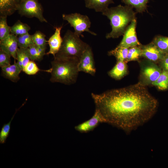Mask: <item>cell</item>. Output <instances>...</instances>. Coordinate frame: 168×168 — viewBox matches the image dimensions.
I'll list each match as a JSON object with an SVG mask.
<instances>
[{
  "mask_svg": "<svg viewBox=\"0 0 168 168\" xmlns=\"http://www.w3.org/2000/svg\"><path fill=\"white\" fill-rule=\"evenodd\" d=\"M161 60L165 70L168 72V55H166Z\"/></svg>",
  "mask_w": 168,
  "mask_h": 168,
  "instance_id": "1f68e13d",
  "label": "cell"
},
{
  "mask_svg": "<svg viewBox=\"0 0 168 168\" xmlns=\"http://www.w3.org/2000/svg\"><path fill=\"white\" fill-rule=\"evenodd\" d=\"M102 123H105L104 119L99 110L96 109L91 118L77 125L75 127V129L80 133H86L93 130Z\"/></svg>",
  "mask_w": 168,
  "mask_h": 168,
  "instance_id": "9c48e42d",
  "label": "cell"
},
{
  "mask_svg": "<svg viewBox=\"0 0 168 168\" xmlns=\"http://www.w3.org/2000/svg\"><path fill=\"white\" fill-rule=\"evenodd\" d=\"M150 0H121L126 5L135 8L137 12L142 13L146 10Z\"/></svg>",
  "mask_w": 168,
  "mask_h": 168,
  "instance_id": "d6986e66",
  "label": "cell"
},
{
  "mask_svg": "<svg viewBox=\"0 0 168 168\" xmlns=\"http://www.w3.org/2000/svg\"><path fill=\"white\" fill-rule=\"evenodd\" d=\"M63 39L60 48L54 57L73 58L80 60L89 45L70 30L66 31Z\"/></svg>",
  "mask_w": 168,
  "mask_h": 168,
  "instance_id": "277c9868",
  "label": "cell"
},
{
  "mask_svg": "<svg viewBox=\"0 0 168 168\" xmlns=\"http://www.w3.org/2000/svg\"><path fill=\"white\" fill-rule=\"evenodd\" d=\"M16 54L17 62L23 69L30 60L27 48H18Z\"/></svg>",
  "mask_w": 168,
  "mask_h": 168,
  "instance_id": "44dd1931",
  "label": "cell"
},
{
  "mask_svg": "<svg viewBox=\"0 0 168 168\" xmlns=\"http://www.w3.org/2000/svg\"><path fill=\"white\" fill-rule=\"evenodd\" d=\"M62 28V26L56 27L54 33L47 41L49 46V50L46 53L47 54H52L54 57L59 51L63 40L61 36Z\"/></svg>",
  "mask_w": 168,
  "mask_h": 168,
  "instance_id": "7c38bea8",
  "label": "cell"
},
{
  "mask_svg": "<svg viewBox=\"0 0 168 168\" xmlns=\"http://www.w3.org/2000/svg\"><path fill=\"white\" fill-rule=\"evenodd\" d=\"M34 43L35 45L43 48H46V41L45 35L40 31H37L31 35Z\"/></svg>",
  "mask_w": 168,
  "mask_h": 168,
  "instance_id": "83f0119b",
  "label": "cell"
},
{
  "mask_svg": "<svg viewBox=\"0 0 168 168\" xmlns=\"http://www.w3.org/2000/svg\"><path fill=\"white\" fill-rule=\"evenodd\" d=\"M23 0H0V16H10L13 14Z\"/></svg>",
  "mask_w": 168,
  "mask_h": 168,
  "instance_id": "5bb4252c",
  "label": "cell"
},
{
  "mask_svg": "<svg viewBox=\"0 0 168 168\" xmlns=\"http://www.w3.org/2000/svg\"><path fill=\"white\" fill-rule=\"evenodd\" d=\"M30 29V27L27 24L18 20L10 27V32L11 34L18 36L28 33Z\"/></svg>",
  "mask_w": 168,
  "mask_h": 168,
  "instance_id": "ffe728a7",
  "label": "cell"
},
{
  "mask_svg": "<svg viewBox=\"0 0 168 168\" xmlns=\"http://www.w3.org/2000/svg\"><path fill=\"white\" fill-rule=\"evenodd\" d=\"M127 72L125 62L118 61L114 66L108 72L109 75L112 78L119 80L124 77Z\"/></svg>",
  "mask_w": 168,
  "mask_h": 168,
  "instance_id": "e0dca14e",
  "label": "cell"
},
{
  "mask_svg": "<svg viewBox=\"0 0 168 168\" xmlns=\"http://www.w3.org/2000/svg\"><path fill=\"white\" fill-rule=\"evenodd\" d=\"M63 19L67 21L74 29V32L80 36L84 32H89L91 35H96V33L89 30L91 22L89 17L86 15L75 13L70 14H63Z\"/></svg>",
  "mask_w": 168,
  "mask_h": 168,
  "instance_id": "5b68a950",
  "label": "cell"
},
{
  "mask_svg": "<svg viewBox=\"0 0 168 168\" xmlns=\"http://www.w3.org/2000/svg\"><path fill=\"white\" fill-rule=\"evenodd\" d=\"M6 16H0V40H3L10 34V27L7 23Z\"/></svg>",
  "mask_w": 168,
  "mask_h": 168,
  "instance_id": "484cf974",
  "label": "cell"
},
{
  "mask_svg": "<svg viewBox=\"0 0 168 168\" xmlns=\"http://www.w3.org/2000/svg\"><path fill=\"white\" fill-rule=\"evenodd\" d=\"M21 71L22 68L15 60L13 64L1 68L2 76L13 82L19 80V75Z\"/></svg>",
  "mask_w": 168,
  "mask_h": 168,
  "instance_id": "4fadbf2b",
  "label": "cell"
},
{
  "mask_svg": "<svg viewBox=\"0 0 168 168\" xmlns=\"http://www.w3.org/2000/svg\"><path fill=\"white\" fill-rule=\"evenodd\" d=\"M91 96L104 122L126 131L149 119L157 106L156 100L141 83Z\"/></svg>",
  "mask_w": 168,
  "mask_h": 168,
  "instance_id": "6da1fadb",
  "label": "cell"
},
{
  "mask_svg": "<svg viewBox=\"0 0 168 168\" xmlns=\"http://www.w3.org/2000/svg\"><path fill=\"white\" fill-rule=\"evenodd\" d=\"M84 1L86 7L102 13L109 8L110 4L114 3L113 0H84Z\"/></svg>",
  "mask_w": 168,
  "mask_h": 168,
  "instance_id": "9a60e30c",
  "label": "cell"
},
{
  "mask_svg": "<svg viewBox=\"0 0 168 168\" xmlns=\"http://www.w3.org/2000/svg\"><path fill=\"white\" fill-rule=\"evenodd\" d=\"M141 45L129 48L125 62L138 60L140 57L142 56V49Z\"/></svg>",
  "mask_w": 168,
  "mask_h": 168,
  "instance_id": "d4e9b609",
  "label": "cell"
},
{
  "mask_svg": "<svg viewBox=\"0 0 168 168\" xmlns=\"http://www.w3.org/2000/svg\"><path fill=\"white\" fill-rule=\"evenodd\" d=\"M150 65L145 67L143 70L142 75L147 81L152 83L159 77L161 72L156 66Z\"/></svg>",
  "mask_w": 168,
  "mask_h": 168,
  "instance_id": "2e32d148",
  "label": "cell"
},
{
  "mask_svg": "<svg viewBox=\"0 0 168 168\" xmlns=\"http://www.w3.org/2000/svg\"><path fill=\"white\" fill-rule=\"evenodd\" d=\"M40 70L34 61L31 60L22 69V71L28 75H35Z\"/></svg>",
  "mask_w": 168,
  "mask_h": 168,
  "instance_id": "f546056e",
  "label": "cell"
},
{
  "mask_svg": "<svg viewBox=\"0 0 168 168\" xmlns=\"http://www.w3.org/2000/svg\"><path fill=\"white\" fill-rule=\"evenodd\" d=\"M21 16L37 18L41 22H47L43 15V9L38 0H23L17 10Z\"/></svg>",
  "mask_w": 168,
  "mask_h": 168,
  "instance_id": "8992f818",
  "label": "cell"
},
{
  "mask_svg": "<svg viewBox=\"0 0 168 168\" xmlns=\"http://www.w3.org/2000/svg\"><path fill=\"white\" fill-rule=\"evenodd\" d=\"M152 84L161 90H165L168 88V72L165 70L161 72L158 79Z\"/></svg>",
  "mask_w": 168,
  "mask_h": 168,
  "instance_id": "603a6c76",
  "label": "cell"
},
{
  "mask_svg": "<svg viewBox=\"0 0 168 168\" xmlns=\"http://www.w3.org/2000/svg\"><path fill=\"white\" fill-rule=\"evenodd\" d=\"M137 23L136 19L131 22L124 32L122 39L118 46L129 48L141 45L137 37L136 30Z\"/></svg>",
  "mask_w": 168,
  "mask_h": 168,
  "instance_id": "ba28073f",
  "label": "cell"
},
{
  "mask_svg": "<svg viewBox=\"0 0 168 168\" xmlns=\"http://www.w3.org/2000/svg\"><path fill=\"white\" fill-rule=\"evenodd\" d=\"M11 56L5 51L0 49V67L1 68L8 66L10 64Z\"/></svg>",
  "mask_w": 168,
  "mask_h": 168,
  "instance_id": "4dcf8cb0",
  "label": "cell"
},
{
  "mask_svg": "<svg viewBox=\"0 0 168 168\" xmlns=\"http://www.w3.org/2000/svg\"><path fill=\"white\" fill-rule=\"evenodd\" d=\"M79 72L94 76L96 72L94 55L91 47L89 45L80 58L78 64Z\"/></svg>",
  "mask_w": 168,
  "mask_h": 168,
  "instance_id": "52a82bcc",
  "label": "cell"
},
{
  "mask_svg": "<svg viewBox=\"0 0 168 168\" xmlns=\"http://www.w3.org/2000/svg\"><path fill=\"white\" fill-rule=\"evenodd\" d=\"M142 56L153 62L161 60L166 53L160 49L152 42L145 45H141Z\"/></svg>",
  "mask_w": 168,
  "mask_h": 168,
  "instance_id": "30bf717a",
  "label": "cell"
},
{
  "mask_svg": "<svg viewBox=\"0 0 168 168\" xmlns=\"http://www.w3.org/2000/svg\"><path fill=\"white\" fill-rule=\"evenodd\" d=\"M24 103L18 109H16V111L11 118L10 121L7 124H4L1 128L0 132V143L4 144L6 142V139L9 135L10 131V125L13 119L15 114L16 113L17 110H19L20 108L22 106Z\"/></svg>",
  "mask_w": 168,
  "mask_h": 168,
  "instance_id": "4316f807",
  "label": "cell"
},
{
  "mask_svg": "<svg viewBox=\"0 0 168 168\" xmlns=\"http://www.w3.org/2000/svg\"><path fill=\"white\" fill-rule=\"evenodd\" d=\"M79 61L76 58L54 57L51 62L50 82L68 85L75 83L79 72Z\"/></svg>",
  "mask_w": 168,
  "mask_h": 168,
  "instance_id": "3957f363",
  "label": "cell"
},
{
  "mask_svg": "<svg viewBox=\"0 0 168 168\" xmlns=\"http://www.w3.org/2000/svg\"><path fill=\"white\" fill-rule=\"evenodd\" d=\"M152 42L162 51L166 53L168 52V37L158 35Z\"/></svg>",
  "mask_w": 168,
  "mask_h": 168,
  "instance_id": "cb8c5ba5",
  "label": "cell"
},
{
  "mask_svg": "<svg viewBox=\"0 0 168 168\" xmlns=\"http://www.w3.org/2000/svg\"><path fill=\"white\" fill-rule=\"evenodd\" d=\"M18 47L19 48H26L34 44L31 35L29 33L17 36Z\"/></svg>",
  "mask_w": 168,
  "mask_h": 168,
  "instance_id": "f1b7e54d",
  "label": "cell"
},
{
  "mask_svg": "<svg viewBox=\"0 0 168 168\" xmlns=\"http://www.w3.org/2000/svg\"><path fill=\"white\" fill-rule=\"evenodd\" d=\"M129 48L117 46L114 49L108 52L109 55H113L116 58L117 61L125 62L126 59Z\"/></svg>",
  "mask_w": 168,
  "mask_h": 168,
  "instance_id": "7402d4cb",
  "label": "cell"
},
{
  "mask_svg": "<svg viewBox=\"0 0 168 168\" xmlns=\"http://www.w3.org/2000/svg\"><path fill=\"white\" fill-rule=\"evenodd\" d=\"M46 48L39 47L34 44L27 48L30 59L32 61H40L45 54Z\"/></svg>",
  "mask_w": 168,
  "mask_h": 168,
  "instance_id": "ac0fdd59",
  "label": "cell"
},
{
  "mask_svg": "<svg viewBox=\"0 0 168 168\" xmlns=\"http://www.w3.org/2000/svg\"><path fill=\"white\" fill-rule=\"evenodd\" d=\"M132 7L119 5L108 8L102 13L110 20L111 31L106 34L107 39H116L123 35L131 22L136 19V12Z\"/></svg>",
  "mask_w": 168,
  "mask_h": 168,
  "instance_id": "7a4b0ae2",
  "label": "cell"
},
{
  "mask_svg": "<svg viewBox=\"0 0 168 168\" xmlns=\"http://www.w3.org/2000/svg\"><path fill=\"white\" fill-rule=\"evenodd\" d=\"M18 47L17 36L13 34H10L6 38L0 40V49L7 53L15 60L16 59Z\"/></svg>",
  "mask_w": 168,
  "mask_h": 168,
  "instance_id": "8fae6325",
  "label": "cell"
}]
</instances>
